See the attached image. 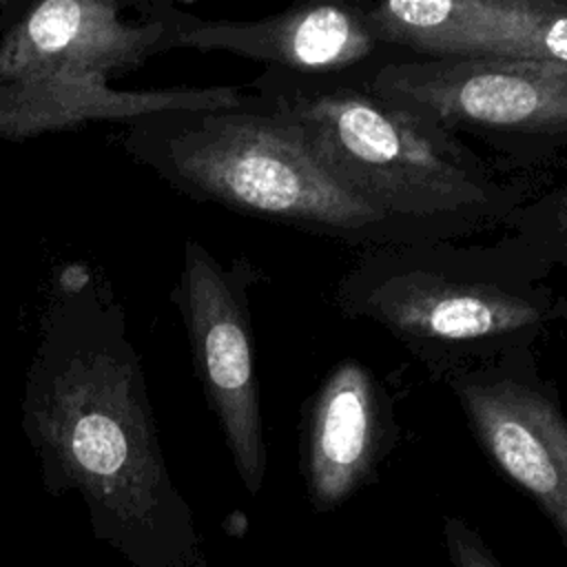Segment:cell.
Instances as JSON below:
<instances>
[{
  "mask_svg": "<svg viewBox=\"0 0 567 567\" xmlns=\"http://www.w3.org/2000/svg\"><path fill=\"white\" fill-rule=\"evenodd\" d=\"M122 126V148L193 202L363 250L425 239L339 182L250 89L237 106L148 111Z\"/></svg>",
  "mask_w": 567,
  "mask_h": 567,
  "instance_id": "cell-4",
  "label": "cell"
},
{
  "mask_svg": "<svg viewBox=\"0 0 567 567\" xmlns=\"http://www.w3.org/2000/svg\"><path fill=\"white\" fill-rule=\"evenodd\" d=\"M368 84L463 142L487 146L512 175L567 157V64L399 51L368 69Z\"/></svg>",
  "mask_w": 567,
  "mask_h": 567,
  "instance_id": "cell-6",
  "label": "cell"
},
{
  "mask_svg": "<svg viewBox=\"0 0 567 567\" xmlns=\"http://www.w3.org/2000/svg\"><path fill=\"white\" fill-rule=\"evenodd\" d=\"M379 42L421 58L567 64V0L357 2Z\"/></svg>",
  "mask_w": 567,
  "mask_h": 567,
  "instance_id": "cell-9",
  "label": "cell"
},
{
  "mask_svg": "<svg viewBox=\"0 0 567 567\" xmlns=\"http://www.w3.org/2000/svg\"><path fill=\"white\" fill-rule=\"evenodd\" d=\"M445 536L450 551L454 556L456 567H498L492 556L485 551L481 540L472 529H467L461 520L447 518L445 520Z\"/></svg>",
  "mask_w": 567,
  "mask_h": 567,
  "instance_id": "cell-13",
  "label": "cell"
},
{
  "mask_svg": "<svg viewBox=\"0 0 567 567\" xmlns=\"http://www.w3.org/2000/svg\"><path fill=\"white\" fill-rule=\"evenodd\" d=\"M505 228L551 268L567 266V184L532 195L507 217Z\"/></svg>",
  "mask_w": 567,
  "mask_h": 567,
  "instance_id": "cell-12",
  "label": "cell"
},
{
  "mask_svg": "<svg viewBox=\"0 0 567 567\" xmlns=\"http://www.w3.org/2000/svg\"><path fill=\"white\" fill-rule=\"evenodd\" d=\"M261 277L248 257L239 255L224 266L197 239H186L179 279L171 292L186 328L195 377L250 494L259 492L266 474L250 317V288Z\"/></svg>",
  "mask_w": 567,
  "mask_h": 567,
  "instance_id": "cell-7",
  "label": "cell"
},
{
  "mask_svg": "<svg viewBox=\"0 0 567 567\" xmlns=\"http://www.w3.org/2000/svg\"><path fill=\"white\" fill-rule=\"evenodd\" d=\"M368 69L299 75L264 69L250 82L261 104L292 120L319 162L365 202L425 239H461L505 226L532 197L436 122L379 97Z\"/></svg>",
  "mask_w": 567,
  "mask_h": 567,
  "instance_id": "cell-2",
  "label": "cell"
},
{
  "mask_svg": "<svg viewBox=\"0 0 567 567\" xmlns=\"http://www.w3.org/2000/svg\"><path fill=\"white\" fill-rule=\"evenodd\" d=\"M159 9L166 27L164 53L224 51L299 75L365 69L399 53L377 40L357 2L301 4L257 20L199 18L164 0Z\"/></svg>",
  "mask_w": 567,
  "mask_h": 567,
  "instance_id": "cell-10",
  "label": "cell"
},
{
  "mask_svg": "<svg viewBox=\"0 0 567 567\" xmlns=\"http://www.w3.org/2000/svg\"><path fill=\"white\" fill-rule=\"evenodd\" d=\"M159 2L44 0L0 20V140L27 142L162 109H226L241 86L117 91L109 80L164 53Z\"/></svg>",
  "mask_w": 567,
  "mask_h": 567,
  "instance_id": "cell-5",
  "label": "cell"
},
{
  "mask_svg": "<svg viewBox=\"0 0 567 567\" xmlns=\"http://www.w3.org/2000/svg\"><path fill=\"white\" fill-rule=\"evenodd\" d=\"M20 425L47 492H78L97 540L133 567L195 563L193 514L168 476L124 308L84 264L62 270L40 319Z\"/></svg>",
  "mask_w": 567,
  "mask_h": 567,
  "instance_id": "cell-1",
  "label": "cell"
},
{
  "mask_svg": "<svg viewBox=\"0 0 567 567\" xmlns=\"http://www.w3.org/2000/svg\"><path fill=\"white\" fill-rule=\"evenodd\" d=\"M551 266L512 235L494 244L423 239L365 248L334 308L399 341L436 381L529 350L567 321Z\"/></svg>",
  "mask_w": 567,
  "mask_h": 567,
  "instance_id": "cell-3",
  "label": "cell"
},
{
  "mask_svg": "<svg viewBox=\"0 0 567 567\" xmlns=\"http://www.w3.org/2000/svg\"><path fill=\"white\" fill-rule=\"evenodd\" d=\"M492 463L527 492L567 545V414L534 348L445 381Z\"/></svg>",
  "mask_w": 567,
  "mask_h": 567,
  "instance_id": "cell-8",
  "label": "cell"
},
{
  "mask_svg": "<svg viewBox=\"0 0 567 567\" xmlns=\"http://www.w3.org/2000/svg\"><path fill=\"white\" fill-rule=\"evenodd\" d=\"M399 436L394 399L361 361L341 359L299 410V450L308 496L332 509L359 489Z\"/></svg>",
  "mask_w": 567,
  "mask_h": 567,
  "instance_id": "cell-11",
  "label": "cell"
}]
</instances>
